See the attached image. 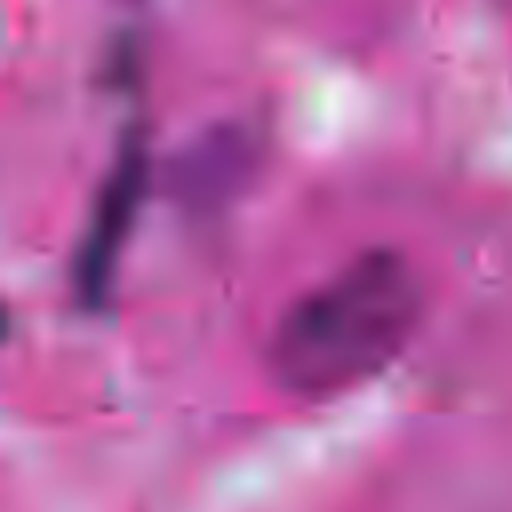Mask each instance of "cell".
Listing matches in <instances>:
<instances>
[{
    "label": "cell",
    "instance_id": "1",
    "mask_svg": "<svg viewBox=\"0 0 512 512\" xmlns=\"http://www.w3.org/2000/svg\"><path fill=\"white\" fill-rule=\"evenodd\" d=\"M420 308L424 292L412 264L392 248H372L284 312L268 368L292 396H340L380 376L408 348Z\"/></svg>",
    "mask_w": 512,
    "mask_h": 512
},
{
    "label": "cell",
    "instance_id": "2",
    "mask_svg": "<svg viewBox=\"0 0 512 512\" xmlns=\"http://www.w3.org/2000/svg\"><path fill=\"white\" fill-rule=\"evenodd\" d=\"M144 192H148V136L144 128H128L108 176L96 188L88 228L72 256V296L80 308H100L108 300L120 268V252H124V240L132 236Z\"/></svg>",
    "mask_w": 512,
    "mask_h": 512
}]
</instances>
